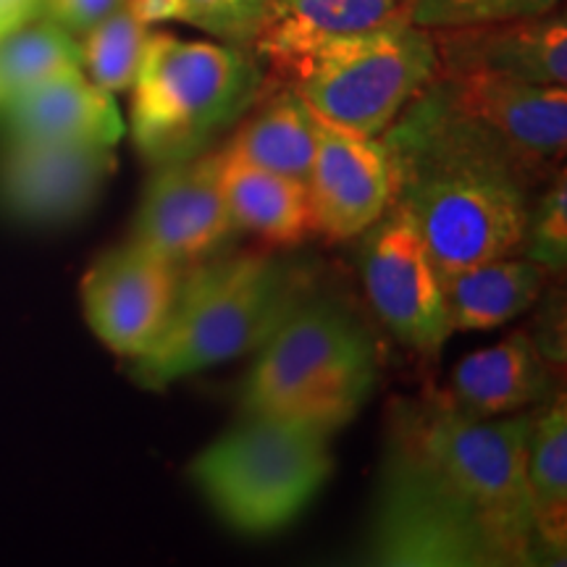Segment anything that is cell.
I'll return each mask as SVG.
<instances>
[{"label": "cell", "mask_w": 567, "mask_h": 567, "mask_svg": "<svg viewBox=\"0 0 567 567\" xmlns=\"http://www.w3.org/2000/svg\"><path fill=\"white\" fill-rule=\"evenodd\" d=\"M71 69H82L80 42L51 19L0 34V103Z\"/></svg>", "instance_id": "22"}, {"label": "cell", "mask_w": 567, "mask_h": 567, "mask_svg": "<svg viewBox=\"0 0 567 567\" xmlns=\"http://www.w3.org/2000/svg\"><path fill=\"white\" fill-rule=\"evenodd\" d=\"M331 434L279 415L245 421L189 465L208 507L243 536H271L295 523L334 471Z\"/></svg>", "instance_id": "6"}, {"label": "cell", "mask_w": 567, "mask_h": 567, "mask_svg": "<svg viewBox=\"0 0 567 567\" xmlns=\"http://www.w3.org/2000/svg\"><path fill=\"white\" fill-rule=\"evenodd\" d=\"M132 137L153 166L193 158L255 103L264 71L234 42L147 38L132 84Z\"/></svg>", "instance_id": "5"}, {"label": "cell", "mask_w": 567, "mask_h": 567, "mask_svg": "<svg viewBox=\"0 0 567 567\" xmlns=\"http://www.w3.org/2000/svg\"><path fill=\"white\" fill-rule=\"evenodd\" d=\"M126 0H42L40 17L55 21L63 30L82 38L92 27L124 9Z\"/></svg>", "instance_id": "27"}, {"label": "cell", "mask_w": 567, "mask_h": 567, "mask_svg": "<svg viewBox=\"0 0 567 567\" xmlns=\"http://www.w3.org/2000/svg\"><path fill=\"white\" fill-rule=\"evenodd\" d=\"M563 0H413V24L423 30L492 24L542 17L555 11Z\"/></svg>", "instance_id": "25"}, {"label": "cell", "mask_w": 567, "mask_h": 567, "mask_svg": "<svg viewBox=\"0 0 567 567\" xmlns=\"http://www.w3.org/2000/svg\"><path fill=\"white\" fill-rule=\"evenodd\" d=\"M147 38L151 27L142 24L126 6L113 11L109 19L82 34V71H87L90 80L111 95L132 90Z\"/></svg>", "instance_id": "23"}, {"label": "cell", "mask_w": 567, "mask_h": 567, "mask_svg": "<svg viewBox=\"0 0 567 567\" xmlns=\"http://www.w3.org/2000/svg\"><path fill=\"white\" fill-rule=\"evenodd\" d=\"M124 118L111 92L82 69L34 84L0 103V142H97L113 147Z\"/></svg>", "instance_id": "15"}, {"label": "cell", "mask_w": 567, "mask_h": 567, "mask_svg": "<svg viewBox=\"0 0 567 567\" xmlns=\"http://www.w3.org/2000/svg\"><path fill=\"white\" fill-rule=\"evenodd\" d=\"M375 373L365 326L337 302L302 300L258 350L239 405L334 434L365 405Z\"/></svg>", "instance_id": "4"}, {"label": "cell", "mask_w": 567, "mask_h": 567, "mask_svg": "<svg viewBox=\"0 0 567 567\" xmlns=\"http://www.w3.org/2000/svg\"><path fill=\"white\" fill-rule=\"evenodd\" d=\"M182 21L234 45H252L274 13V0H182Z\"/></svg>", "instance_id": "26"}, {"label": "cell", "mask_w": 567, "mask_h": 567, "mask_svg": "<svg viewBox=\"0 0 567 567\" xmlns=\"http://www.w3.org/2000/svg\"><path fill=\"white\" fill-rule=\"evenodd\" d=\"M549 365L528 331L520 329L486 350L465 354L444 394L460 413L471 417L523 413L547 400Z\"/></svg>", "instance_id": "17"}, {"label": "cell", "mask_w": 567, "mask_h": 567, "mask_svg": "<svg viewBox=\"0 0 567 567\" xmlns=\"http://www.w3.org/2000/svg\"><path fill=\"white\" fill-rule=\"evenodd\" d=\"M413 24V0H276L252 53L279 82L305 55L334 40Z\"/></svg>", "instance_id": "16"}, {"label": "cell", "mask_w": 567, "mask_h": 567, "mask_svg": "<svg viewBox=\"0 0 567 567\" xmlns=\"http://www.w3.org/2000/svg\"><path fill=\"white\" fill-rule=\"evenodd\" d=\"M405 205L439 276L520 255L534 189L446 111L431 82L381 134Z\"/></svg>", "instance_id": "2"}, {"label": "cell", "mask_w": 567, "mask_h": 567, "mask_svg": "<svg viewBox=\"0 0 567 567\" xmlns=\"http://www.w3.org/2000/svg\"><path fill=\"white\" fill-rule=\"evenodd\" d=\"M113 172V147L97 142H0V213L34 229L80 221Z\"/></svg>", "instance_id": "10"}, {"label": "cell", "mask_w": 567, "mask_h": 567, "mask_svg": "<svg viewBox=\"0 0 567 567\" xmlns=\"http://www.w3.org/2000/svg\"><path fill=\"white\" fill-rule=\"evenodd\" d=\"M316 158L308 174L313 234L347 243L373 226L394 203V168L381 137L316 116Z\"/></svg>", "instance_id": "12"}, {"label": "cell", "mask_w": 567, "mask_h": 567, "mask_svg": "<svg viewBox=\"0 0 567 567\" xmlns=\"http://www.w3.org/2000/svg\"><path fill=\"white\" fill-rule=\"evenodd\" d=\"M302 268L271 252H239L184 268L166 329L132 360L140 386L161 389L258 352L305 300Z\"/></svg>", "instance_id": "3"}, {"label": "cell", "mask_w": 567, "mask_h": 567, "mask_svg": "<svg viewBox=\"0 0 567 567\" xmlns=\"http://www.w3.org/2000/svg\"><path fill=\"white\" fill-rule=\"evenodd\" d=\"M530 417H471L442 389L396 400L368 530V563L536 565L544 551L526 486Z\"/></svg>", "instance_id": "1"}, {"label": "cell", "mask_w": 567, "mask_h": 567, "mask_svg": "<svg viewBox=\"0 0 567 567\" xmlns=\"http://www.w3.org/2000/svg\"><path fill=\"white\" fill-rule=\"evenodd\" d=\"M218 184L237 229L252 231L274 245H297L313 234L308 184L255 166L237 153H218Z\"/></svg>", "instance_id": "18"}, {"label": "cell", "mask_w": 567, "mask_h": 567, "mask_svg": "<svg viewBox=\"0 0 567 567\" xmlns=\"http://www.w3.org/2000/svg\"><path fill=\"white\" fill-rule=\"evenodd\" d=\"M155 168L142 193L132 239L187 268L237 231L218 184V153H197Z\"/></svg>", "instance_id": "13"}, {"label": "cell", "mask_w": 567, "mask_h": 567, "mask_svg": "<svg viewBox=\"0 0 567 567\" xmlns=\"http://www.w3.org/2000/svg\"><path fill=\"white\" fill-rule=\"evenodd\" d=\"M439 71H492L534 84H567V19L542 17L429 30Z\"/></svg>", "instance_id": "14"}, {"label": "cell", "mask_w": 567, "mask_h": 567, "mask_svg": "<svg viewBox=\"0 0 567 567\" xmlns=\"http://www.w3.org/2000/svg\"><path fill=\"white\" fill-rule=\"evenodd\" d=\"M523 258L544 266L551 276L565 274L567 264V179L565 168L551 179L538 200L530 205Z\"/></svg>", "instance_id": "24"}, {"label": "cell", "mask_w": 567, "mask_h": 567, "mask_svg": "<svg viewBox=\"0 0 567 567\" xmlns=\"http://www.w3.org/2000/svg\"><path fill=\"white\" fill-rule=\"evenodd\" d=\"M436 71L431 32L408 24L329 42L297 61L279 87L326 122L381 137Z\"/></svg>", "instance_id": "7"}, {"label": "cell", "mask_w": 567, "mask_h": 567, "mask_svg": "<svg viewBox=\"0 0 567 567\" xmlns=\"http://www.w3.org/2000/svg\"><path fill=\"white\" fill-rule=\"evenodd\" d=\"M360 274L381 323L423 358H434L452 334L442 276L405 205L392 203L384 216L360 234Z\"/></svg>", "instance_id": "9"}, {"label": "cell", "mask_w": 567, "mask_h": 567, "mask_svg": "<svg viewBox=\"0 0 567 567\" xmlns=\"http://www.w3.org/2000/svg\"><path fill=\"white\" fill-rule=\"evenodd\" d=\"M526 486L534 528L547 557L567 555V405L565 392L551 396L528 429Z\"/></svg>", "instance_id": "20"}, {"label": "cell", "mask_w": 567, "mask_h": 567, "mask_svg": "<svg viewBox=\"0 0 567 567\" xmlns=\"http://www.w3.org/2000/svg\"><path fill=\"white\" fill-rule=\"evenodd\" d=\"M551 274L523 255L486 260L442 276V295L452 331H492L542 297Z\"/></svg>", "instance_id": "19"}, {"label": "cell", "mask_w": 567, "mask_h": 567, "mask_svg": "<svg viewBox=\"0 0 567 567\" xmlns=\"http://www.w3.org/2000/svg\"><path fill=\"white\" fill-rule=\"evenodd\" d=\"M274 3H276V0H274Z\"/></svg>", "instance_id": "30"}, {"label": "cell", "mask_w": 567, "mask_h": 567, "mask_svg": "<svg viewBox=\"0 0 567 567\" xmlns=\"http://www.w3.org/2000/svg\"><path fill=\"white\" fill-rule=\"evenodd\" d=\"M316 113L289 87H279L229 140L226 151L255 166L308 182L316 158Z\"/></svg>", "instance_id": "21"}, {"label": "cell", "mask_w": 567, "mask_h": 567, "mask_svg": "<svg viewBox=\"0 0 567 567\" xmlns=\"http://www.w3.org/2000/svg\"><path fill=\"white\" fill-rule=\"evenodd\" d=\"M184 266L130 243L105 252L82 279V305L92 334L122 358H140L174 313Z\"/></svg>", "instance_id": "11"}, {"label": "cell", "mask_w": 567, "mask_h": 567, "mask_svg": "<svg viewBox=\"0 0 567 567\" xmlns=\"http://www.w3.org/2000/svg\"><path fill=\"white\" fill-rule=\"evenodd\" d=\"M42 0H0V34L38 19Z\"/></svg>", "instance_id": "29"}, {"label": "cell", "mask_w": 567, "mask_h": 567, "mask_svg": "<svg viewBox=\"0 0 567 567\" xmlns=\"http://www.w3.org/2000/svg\"><path fill=\"white\" fill-rule=\"evenodd\" d=\"M431 87L446 111L492 145L534 193L565 168V84H534L492 71H436Z\"/></svg>", "instance_id": "8"}, {"label": "cell", "mask_w": 567, "mask_h": 567, "mask_svg": "<svg viewBox=\"0 0 567 567\" xmlns=\"http://www.w3.org/2000/svg\"><path fill=\"white\" fill-rule=\"evenodd\" d=\"M126 9L137 17L142 24H161V21H182V0H126Z\"/></svg>", "instance_id": "28"}]
</instances>
